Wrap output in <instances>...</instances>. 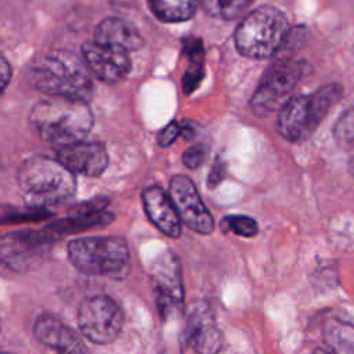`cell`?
<instances>
[{
	"label": "cell",
	"mask_w": 354,
	"mask_h": 354,
	"mask_svg": "<svg viewBox=\"0 0 354 354\" xmlns=\"http://www.w3.org/2000/svg\"><path fill=\"white\" fill-rule=\"evenodd\" d=\"M91 75L83 57L64 48L39 55L28 69V80L39 91L83 101L93 95Z\"/></svg>",
	"instance_id": "1"
},
{
	"label": "cell",
	"mask_w": 354,
	"mask_h": 354,
	"mask_svg": "<svg viewBox=\"0 0 354 354\" xmlns=\"http://www.w3.org/2000/svg\"><path fill=\"white\" fill-rule=\"evenodd\" d=\"M29 120L43 140L58 147L83 140L94 123L87 101L51 95L33 106Z\"/></svg>",
	"instance_id": "2"
},
{
	"label": "cell",
	"mask_w": 354,
	"mask_h": 354,
	"mask_svg": "<svg viewBox=\"0 0 354 354\" xmlns=\"http://www.w3.org/2000/svg\"><path fill=\"white\" fill-rule=\"evenodd\" d=\"M19 188L32 207H44L71 199L76 191L75 174L61 162L36 156L22 163L18 170Z\"/></svg>",
	"instance_id": "3"
},
{
	"label": "cell",
	"mask_w": 354,
	"mask_h": 354,
	"mask_svg": "<svg viewBox=\"0 0 354 354\" xmlns=\"http://www.w3.org/2000/svg\"><path fill=\"white\" fill-rule=\"evenodd\" d=\"M342 94V86L328 84L311 94L289 98L279 108L277 131L290 142H301L310 138Z\"/></svg>",
	"instance_id": "4"
},
{
	"label": "cell",
	"mask_w": 354,
	"mask_h": 354,
	"mask_svg": "<svg viewBox=\"0 0 354 354\" xmlns=\"http://www.w3.org/2000/svg\"><path fill=\"white\" fill-rule=\"evenodd\" d=\"M288 33L286 15L277 7L260 6L243 17L235 29L234 40L243 57L264 59L282 47Z\"/></svg>",
	"instance_id": "5"
},
{
	"label": "cell",
	"mask_w": 354,
	"mask_h": 354,
	"mask_svg": "<svg viewBox=\"0 0 354 354\" xmlns=\"http://www.w3.org/2000/svg\"><path fill=\"white\" fill-rule=\"evenodd\" d=\"M68 257L83 274L116 277L127 268L130 253L120 236H86L69 242Z\"/></svg>",
	"instance_id": "6"
},
{
	"label": "cell",
	"mask_w": 354,
	"mask_h": 354,
	"mask_svg": "<svg viewBox=\"0 0 354 354\" xmlns=\"http://www.w3.org/2000/svg\"><path fill=\"white\" fill-rule=\"evenodd\" d=\"M304 72V62L300 59L281 58L274 62L260 80L252 95L250 106L259 116L279 109L288 100L289 93L300 82Z\"/></svg>",
	"instance_id": "7"
},
{
	"label": "cell",
	"mask_w": 354,
	"mask_h": 354,
	"mask_svg": "<svg viewBox=\"0 0 354 354\" xmlns=\"http://www.w3.org/2000/svg\"><path fill=\"white\" fill-rule=\"evenodd\" d=\"M77 325L82 333L95 344L112 343L123 326L120 306L108 296L84 299L77 310Z\"/></svg>",
	"instance_id": "8"
},
{
	"label": "cell",
	"mask_w": 354,
	"mask_h": 354,
	"mask_svg": "<svg viewBox=\"0 0 354 354\" xmlns=\"http://www.w3.org/2000/svg\"><path fill=\"white\" fill-rule=\"evenodd\" d=\"M169 195L181 221L189 230L203 235L214 230V220L189 177L184 174L173 176L169 184Z\"/></svg>",
	"instance_id": "9"
},
{
	"label": "cell",
	"mask_w": 354,
	"mask_h": 354,
	"mask_svg": "<svg viewBox=\"0 0 354 354\" xmlns=\"http://www.w3.org/2000/svg\"><path fill=\"white\" fill-rule=\"evenodd\" d=\"M151 279L156 292L162 317L177 314L184 300L181 266L171 252L162 253L151 267Z\"/></svg>",
	"instance_id": "10"
},
{
	"label": "cell",
	"mask_w": 354,
	"mask_h": 354,
	"mask_svg": "<svg viewBox=\"0 0 354 354\" xmlns=\"http://www.w3.org/2000/svg\"><path fill=\"white\" fill-rule=\"evenodd\" d=\"M185 336L198 354H218L223 347V335L217 328L212 307L198 300L189 306Z\"/></svg>",
	"instance_id": "11"
},
{
	"label": "cell",
	"mask_w": 354,
	"mask_h": 354,
	"mask_svg": "<svg viewBox=\"0 0 354 354\" xmlns=\"http://www.w3.org/2000/svg\"><path fill=\"white\" fill-rule=\"evenodd\" d=\"M82 57L90 72L106 83L120 82L127 76L131 68L127 51L108 47L94 40L82 46Z\"/></svg>",
	"instance_id": "12"
},
{
	"label": "cell",
	"mask_w": 354,
	"mask_h": 354,
	"mask_svg": "<svg viewBox=\"0 0 354 354\" xmlns=\"http://www.w3.org/2000/svg\"><path fill=\"white\" fill-rule=\"evenodd\" d=\"M48 241L43 232H12L0 241V260L15 271H25L41 259Z\"/></svg>",
	"instance_id": "13"
},
{
	"label": "cell",
	"mask_w": 354,
	"mask_h": 354,
	"mask_svg": "<svg viewBox=\"0 0 354 354\" xmlns=\"http://www.w3.org/2000/svg\"><path fill=\"white\" fill-rule=\"evenodd\" d=\"M57 160L73 174L98 177L108 166V152L101 142L80 140L59 145L57 149Z\"/></svg>",
	"instance_id": "14"
},
{
	"label": "cell",
	"mask_w": 354,
	"mask_h": 354,
	"mask_svg": "<svg viewBox=\"0 0 354 354\" xmlns=\"http://www.w3.org/2000/svg\"><path fill=\"white\" fill-rule=\"evenodd\" d=\"M33 332L39 342L57 354H90L80 336L54 315H40Z\"/></svg>",
	"instance_id": "15"
},
{
	"label": "cell",
	"mask_w": 354,
	"mask_h": 354,
	"mask_svg": "<svg viewBox=\"0 0 354 354\" xmlns=\"http://www.w3.org/2000/svg\"><path fill=\"white\" fill-rule=\"evenodd\" d=\"M144 210L151 223L169 238H178L181 234V218L169 194L160 187L152 185L142 192Z\"/></svg>",
	"instance_id": "16"
},
{
	"label": "cell",
	"mask_w": 354,
	"mask_h": 354,
	"mask_svg": "<svg viewBox=\"0 0 354 354\" xmlns=\"http://www.w3.org/2000/svg\"><path fill=\"white\" fill-rule=\"evenodd\" d=\"M94 41L124 51H134L142 47L144 40L140 32L124 19L109 17L102 19L94 30Z\"/></svg>",
	"instance_id": "17"
},
{
	"label": "cell",
	"mask_w": 354,
	"mask_h": 354,
	"mask_svg": "<svg viewBox=\"0 0 354 354\" xmlns=\"http://www.w3.org/2000/svg\"><path fill=\"white\" fill-rule=\"evenodd\" d=\"M326 346L333 354H354V324L332 317L322 328Z\"/></svg>",
	"instance_id": "18"
},
{
	"label": "cell",
	"mask_w": 354,
	"mask_h": 354,
	"mask_svg": "<svg viewBox=\"0 0 354 354\" xmlns=\"http://www.w3.org/2000/svg\"><path fill=\"white\" fill-rule=\"evenodd\" d=\"M113 220V214L104 212L102 209H93L86 213H80L73 217L57 220L48 225L51 232L58 234H75L95 225H106Z\"/></svg>",
	"instance_id": "19"
},
{
	"label": "cell",
	"mask_w": 354,
	"mask_h": 354,
	"mask_svg": "<svg viewBox=\"0 0 354 354\" xmlns=\"http://www.w3.org/2000/svg\"><path fill=\"white\" fill-rule=\"evenodd\" d=\"M199 0H148L152 14L163 22H183L191 19Z\"/></svg>",
	"instance_id": "20"
},
{
	"label": "cell",
	"mask_w": 354,
	"mask_h": 354,
	"mask_svg": "<svg viewBox=\"0 0 354 354\" xmlns=\"http://www.w3.org/2000/svg\"><path fill=\"white\" fill-rule=\"evenodd\" d=\"M184 53L189 58V68L185 71L181 84L188 94L194 91L203 77V47L199 39L189 37L184 41Z\"/></svg>",
	"instance_id": "21"
},
{
	"label": "cell",
	"mask_w": 354,
	"mask_h": 354,
	"mask_svg": "<svg viewBox=\"0 0 354 354\" xmlns=\"http://www.w3.org/2000/svg\"><path fill=\"white\" fill-rule=\"evenodd\" d=\"M253 0H202L205 11L225 21L235 19L248 10Z\"/></svg>",
	"instance_id": "22"
},
{
	"label": "cell",
	"mask_w": 354,
	"mask_h": 354,
	"mask_svg": "<svg viewBox=\"0 0 354 354\" xmlns=\"http://www.w3.org/2000/svg\"><path fill=\"white\" fill-rule=\"evenodd\" d=\"M333 137L340 147L354 145V108L346 111L333 127Z\"/></svg>",
	"instance_id": "23"
},
{
	"label": "cell",
	"mask_w": 354,
	"mask_h": 354,
	"mask_svg": "<svg viewBox=\"0 0 354 354\" xmlns=\"http://www.w3.org/2000/svg\"><path fill=\"white\" fill-rule=\"evenodd\" d=\"M223 227L245 238H253L259 232L256 220L249 216H227L223 220Z\"/></svg>",
	"instance_id": "24"
},
{
	"label": "cell",
	"mask_w": 354,
	"mask_h": 354,
	"mask_svg": "<svg viewBox=\"0 0 354 354\" xmlns=\"http://www.w3.org/2000/svg\"><path fill=\"white\" fill-rule=\"evenodd\" d=\"M207 148L203 144H195L183 153V163L188 169H198L206 159Z\"/></svg>",
	"instance_id": "25"
},
{
	"label": "cell",
	"mask_w": 354,
	"mask_h": 354,
	"mask_svg": "<svg viewBox=\"0 0 354 354\" xmlns=\"http://www.w3.org/2000/svg\"><path fill=\"white\" fill-rule=\"evenodd\" d=\"M181 134V124L177 122H170L166 127L162 129V131L158 136V144L160 147H169L171 145L176 138Z\"/></svg>",
	"instance_id": "26"
},
{
	"label": "cell",
	"mask_w": 354,
	"mask_h": 354,
	"mask_svg": "<svg viewBox=\"0 0 354 354\" xmlns=\"http://www.w3.org/2000/svg\"><path fill=\"white\" fill-rule=\"evenodd\" d=\"M225 176V163L221 160V159H217L212 169H210V173H209V177H207V184L209 187H214L217 185Z\"/></svg>",
	"instance_id": "27"
},
{
	"label": "cell",
	"mask_w": 354,
	"mask_h": 354,
	"mask_svg": "<svg viewBox=\"0 0 354 354\" xmlns=\"http://www.w3.org/2000/svg\"><path fill=\"white\" fill-rule=\"evenodd\" d=\"M11 75H12V71H11L10 62L0 54V95L7 88L11 80Z\"/></svg>",
	"instance_id": "28"
},
{
	"label": "cell",
	"mask_w": 354,
	"mask_h": 354,
	"mask_svg": "<svg viewBox=\"0 0 354 354\" xmlns=\"http://www.w3.org/2000/svg\"><path fill=\"white\" fill-rule=\"evenodd\" d=\"M314 354H333V353H332V351L329 353V351H325V350H322V348H318V350L314 351Z\"/></svg>",
	"instance_id": "29"
},
{
	"label": "cell",
	"mask_w": 354,
	"mask_h": 354,
	"mask_svg": "<svg viewBox=\"0 0 354 354\" xmlns=\"http://www.w3.org/2000/svg\"><path fill=\"white\" fill-rule=\"evenodd\" d=\"M350 167H351V171H353V174H354V158H353V160H351V165H350Z\"/></svg>",
	"instance_id": "30"
},
{
	"label": "cell",
	"mask_w": 354,
	"mask_h": 354,
	"mask_svg": "<svg viewBox=\"0 0 354 354\" xmlns=\"http://www.w3.org/2000/svg\"><path fill=\"white\" fill-rule=\"evenodd\" d=\"M0 354H10V353H0Z\"/></svg>",
	"instance_id": "31"
}]
</instances>
